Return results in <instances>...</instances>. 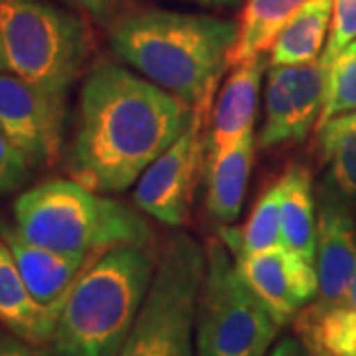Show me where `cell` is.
I'll list each match as a JSON object with an SVG mask.
<instances>
[{
	"mask_svg": "<svg viewBox=\"0 0 356 356\" xmlns=\"http://www.w3.org/2000/svg\"><path fill=\"white\" fill-rule=\"evenodd\" d=\"M192 115L191 103L103 58L83 77L70 175L89 191H127L188 129Z\"/></svg>",
	"mask_w": 356,
	"mask_h": 356,
	"instance_id": "1",
	"label": "cell"
},
{
	"mask_svg": "<svg viewBox=\"0 0 356 356\" xmlns=\"http://www.w3.org/2000/svg\"><path fill=\"white\" fill-rule=\"evenodd\" d=\"M236 38L232 20L165 8L127 10L109 24L115 54L192 107L216 93Z\"/></svg>",
	"mask_w": 356,
	"mask_h": 356,
	"instance_id": "2",
	"label": "cell"
},
{
	"mask_svg": "<svg viewBox=\"0 0 356 356\" xmlns=\"http://www.w3.org/2000/svg\"><path fill=\"white\" fill-rule=\"evenodd\" d=\"M159 252L119 245L89 264L65 297L51 356H119L149 293Z\"/></svg>",
	"mask_w": 356,
	"mask_h": 356,
	"instance_id": "3",
	"label": "cell"
},
{
	"mask_svg": "<svg viewBox=\"0 0 356 356\" xmlns=\"http://www.w3.org/2000/svg\"><path fill=\"white\" fill-rule=\"evenodd\" d=\"M145 216L64 178L36 184L14 202V229L26 242L86 257H97L119 245L153 243V228Z\"/></svg>",
	"mask_w": 356,
	"mask_h": 356,
	"instance_id": "4",
	"label": "cell"
},
{
	"mask_svg": "<svg viewBox=\"0 0 356 356\" xmlns=\"http://www.w3.org/2000/svg\"><path fill=\"white\" fill-rule=\"evenodd\" d=\"M0 38L6 72L64 95L93 50L88 20L46 0H0Z\"/></svg>",
	"mask_w": 356,
	"mask_h": 356,
	"instance_id": "5",
	"label": "cell"
},
{
	"mask_svg": "<svg viewBox=\"0 0 356 356\" xmlns=\"http://www.w3.org/2000/svg\"><path fill=\"white\" fill-rule=\"evenodd\" d=\"M206 252L188 234L161 248L149 293L119 356H192Z\"/></svg>",
	"mask_w": 356,
	"mask_h": 356,
	"instance_id": "6",
	"label": "cell"
},
{
	"mask_svg": "<svg viewBox=\"0 0 356 356\" xmlns=\"http://www.w3.org/2000/svg\"><path fill=\"white\" fill-rule=\"evenodd\" d=\"M281 327L242 280L224 242L212 240L196 309V356H266Z\"/></svg>",
	"mask_w": 356,
	"mask_h": 356,
	"instance_id": "7",
	"label": "cell"
},
{
	"mask_svg": "<svg viewBox=\"0 0 356 356\" xmlns=\"http://www.w3.org/2000/svg\"><path fill=\"white\" fill-rule=\"evenodd\" d=\"M214 93L194 105L188 129L137 180L133 200L140 212L166 226L188 220L196 178L208 154V131Z\"/></svg>",
	"mask_w": 356,
	"mask_h": 356,
	"instance_id": "8",
	"label": "cell"
},
{
	"mask_svg": "<svg viewBox=\"0 0 356 356\" xmlns=\"http://www.w3.org/2000/svg\"><path fill=\"white\" fill-rule=\"evenodd\" d=\"M64 123V93L34 86L10 72L0 74V127L30 168L58 163Z\"/></svg>",
	"mask_w": 356,
	"mask_h": 356,
	"instance_id": "9",
	"label": "cell"
},
{
	"mask_svg": "<svg viewBox=\"0 0 356 356\" xmlns=\"http://www.w3.org/2000/svg\"><path fill=\"white\" fill-rule=\"evenodd\" d=\"M327 72L321 62L269 65L266 81V117L257 137L261 149L299 143L317 127L323 111Z\"/></svg>",
	"mask_w": 356,
	"mask_h": 356,
	"instance_id": "10",
	"label": "cell"
},
{
	"mask_svg": "<svg viewBox=\"0 0 356 356\" xmlns=\"http://www.w3.org/2000/svg\"><path fill=\"white\" fill-rule=\"evenodd\" d=\"M234 257V255H232ZM234 264L242 280L269 307L281 325L317 297V269L283 243L266 252L238 255Z\"/></svg>",
	"mask_w": 356,
	"mask_h": 356,
	"instance_id": "11",
	"label": "cell"
},
{
	"mask_svg": "<svg viewBox=\"0 0 356 356\" xmlns=\"http://www.w3.org/2000/svg\"><path fill=\"white\" fill-rule=\"evenodd\" d=\"M317 297L311 309L339 305L356 275V226L346 204L321 191L317 220Z\"/></svg>",
	"mask_w": 356,
	"mask_h": 356,
	"instance_id": "12",
	"label": "cell"
},
{
	"mask_svg": "<svg viewBox=\"0 0 356 356\" xmlns=\"http://www.w3.org/2000/svg\"><path fill=\"white\" fill-rule=\"evenodd\" d=\"M266 67H269L267 54L232 65V74L220 89L210 115L208 154L226 151L255 127V109Z\"/></svg>",
	"mask_w": 356,
	"mask_h": 356,
	"instance_id": "13",
	"label": "cell"
},
{
	"mask_svg": "<svg viewBox=\"0 0 356 356\" xmlns=\"http://www.w3.org/2000/svg\"><path fill=\"white\" fill-rule=\"evenodd\" d=\"M2 240L10 248L14 264L18 267L28 291L46 307H64L65 297L81 271L95 259L86 255L60 254L26 242L16 229H0ZM99 257V255H97Z\"/></svg>",
	"mask_w": 356,
	"mask_h": 356,
	"instance_id": "14",
	"label": "cell"
},
{
	"mask_svg": "<svg viewBox=\"0 0 356 356\" xmlns=\"http://www.w3.org/2000/svg\"><path fill=\"white\" fill-rule=\"evenodd\" d=\"M62 309L40 305L28 291L10 248L0 238V323L20 341L50 348Z\"/></svg>",
	"mask_w": 356,
	"mask_h": 356,
	"instance_id": "15",
	"label": "cell"
},
{
	"mask_svg": "<svg viewBox=\"0 0 356 356\" xmlns=\"http://www.w3.org/2000/svg\"><path fill=\"white\" fill-rule=\"evenodd\" d=\"M255 133L250 129L242 139L220 153L206 154V210L220 224H229L242 212L252 175Z\"/></svg>",
	"mask_w": 356,
	"mask_h": 356,
	"instance_id": "16",
	"label": "cell"
},
{
	"mask_svg": "<svg viewBox=\"0 0 356 356\" xmlns=\"http://www.w3.org/2000/svg\"><path fill=\"white\" fill-rule=\"evenodd\" d=\"M281 186V243L315 266L317 220L311 170L293 165L280 178Z\"/></svg>",
	"mask_w": 356,
	"mask_h": 356,
	"instance_id": "17",
	"label": "cell"
},
{
	"mask_svg": "<svg viewBox=\"0 0 356 356\" xmlns=\"http://www.w3.org/2000/svg\"><path fill=\"white\" fill-rule=\"evenodd\" d=\"M334 0H309L283 26L269 54V65L317 62L327 46Z\"/></svg>",
	"mask_w": 356,
	"mask_h": 356,
	"instance_id": "18",
	"label": "cell"
},
{
	"mask_svg": "<svg viewBox=\"0 0 356 356\" xmlns=\"http://www.w3.org/2000/svg\"><path fill=\"white\" fill-rule=\"evenodd\" d=\"M305 2L309 0H245L238 22V38L229 51L228 67L271 50L283 26Z\"/></svg>",
	"mask_w": 356,
	"mask_h": 356,
	"instance_id": "19",
	"label": "cell"
},
{
	"mask_svg": "<svg viewBox=\"0 0 356 356\" xmlns=\"http://www.w3.org/2000/svg\"><path fill=\"white\" fill-rule=\"evenodd\" d=\"M295 331L311 356L356 355V309L334 305L311 309L305 305L295 317Z\"/></svg>",
	"mask_w": 356,
	"mask_h": 356,
	"instance_id": "20",
	"label": "cell"
},
{
	"mask_svg": "<svg viewBox=\"0 0 356 356\" xmlns=\"http://www.w3.org/2000/svg\"><path fill=\"white\" fill-rule=\"evenodd\" d=\"M220 240L234 257L266 252L281 245V186L280 180L271 184L255 204L254 212L243 228L220 229Z\"/></svg>",
	"mask_w": 356,
	"mask_h": 356,
	"instance_id": "21",
	"label": "cell"
},
{
	"mask_svg": "<svg viewBox=\"0 0 356 356\" xmlns=\"http://www.w3.org/2000/svg\"><path fill=\"white\" fill-rule=\"evenodd\" d=\"M321 156L327 165L323 192L343 204H356V133L317 135Z\"/></svg>",
	"mask_w": 356,
	"mask_h": 356,
	"instance_id": "22",
	"label": "cell"
},
{
	"mask_svg": "<svg viewBox=\"0 0 356 356\" xmlns=\"http://www.w3.org/2000/svg\"><path fill=\"white\" fill-rule=\"evenodd\" d=\"M356 111V40L348 44L327 70L323 111L317 129L334 117Z\"/></svg>",
	"mask_w": 356,
	"mask_h": 356,
	"instance_id": "23",
	"label": "cell"
},
{
	"mask_svg": "<svg viewBox=\"0 0 356 356\" xmlns=\"http://www.w3.org/2000/svg\"><path fill=\"white\" fill-rule=\"evenodd\" d=\"M356 40V0H334L332 6V20L331 30H329V38L327 46L321 54L318 62L323 65V70L327 72L334 58L341 51L353 44Z\"/></svg>",
	"mask_w": 356,
	"mask_h": 356,
	"instance_id": "24",
	"label": "cell"
},
{
	"mask_svg": "<svg viewBox=\"0 0 356 356\" xmlns=\"http://www.w3.org/2000/svg\"><path fill=\"white\" fill-rule=\"evenodd\" d=\"M30 166L0 127V192L16 191L28 177Z\"/></svg>",
	"mask_w": 356,
	"mask_h": 356,
	"instance_id": "25",
	"label": "cell"
},
{
	"mask_svg": "<svg viewBox=\"0 0 356 356\" xmlns=\"http://www.w3.org/2000/svg\"><path fill=\"white\" fill-rule=\"evenodd\" d=\"M81 13L91 16L93 20L102 24H111L121 14L129 10L131 0H67Z\"/></svg>",
	"mask_w": 356,
	"mask_h": 356,
	"instance_id": "26",
	"label": "cell"
},
{
	"mask_svg": "<svg viewBox=\"0 0 356 356\" xmlns=\"http://www.w3.org/2000/svg\"><path fill=\"white\" fill-rule=\"evenodd\" d=\"M0 356H51V353L50 348L28 344L13 334L0 339Z\"/></svg>",
	"mask_w": 356,
	"mask_h": 356,
	"instance_id": "27",
	"label": "cell"
},
{
	"mask_svg": "<svg viewBox=\"0 0 356 356\" xmlns=\"http://www.w3.org/2000/svg\"><path fill=\"white\" fill-rule=\"evenodd\" d=\"M341 133H356V111L334 117L317 129V135H341Z\"/></svg>",
	"mask_w": 356,
	"mask_h": 356,
	"instance_id": "28",
	"label": "cell"
},
{
	"mask_svg": "<svg viewBox=\"0 0 356 356\" xmlns=\"http://www.w3.org/2000/svg\"><path fill=\"white\" fill-rule=\"evenodd\" d=\"M269 356H311V353L307 350V346L299 339L285 337L271 348Z\"/></svg>",
	"mask_w": 356,
	"mask_h": 356,
	"instance_id": "29",
	"label": "cell"
},
{
	"mask_svg": "<svg viewBox=\"0 0 356 356\" xmlns=\"http://www.w3.org/2000/svg\"><path fill=\"white\" fill-rule=\"evenodd\" d=\"M339 305H346V307H353V309H356V275H355V280H353V283H350V287H348L346 295H344V299L339 303Z\"/></svg>",
	"mask_w": 356,
	"mask_h": 356,
	"instance_id": "30",
	"label": "cell"
},
{
	"mask_svg": "<svg viewBox=\"0 0 356 356\" xmlns=\"http://www.w3.org/2000/svg\"><path fill=\"white\" fill-rule=\"evenodd\" d=\"M191 2H198L204 6H236L240 0H191Z\"/></svg>",
	"mask_w": 356,
	"mask_h": 356,
	"instance_id": "31",
	"label": "cell"
},
{
	"mask_svg": "<svg viewBox=\"0 0 356 356\" xmlns=\"http://www.w3.org/2000/svg\"><path fill=\"white\" fill-rule=\"evenodd\" d=\"M6 72V58H4V48H2V38H0V74Z\"/></svg>",
	"mask_w": 356,
	"mask_h": 356,
	"instance_id": "32",
	"label": "cell"
},
{
	"mask_svg": "<svg viewBox=\"0 0 356 356\" xmlns=\"http://www.w3.org/2000/svg\"><path fill=\"white\" fill-rule=\"evenodd\" d=\"M353 356H356V355H353Z\"/></svg>",
	"mask_w": 356,
	"mask_h": 356,
	"instance_id": "33",
	"label": "cell"
}]
</instances>
